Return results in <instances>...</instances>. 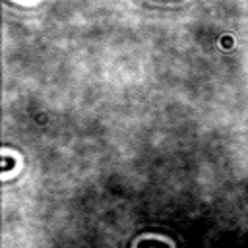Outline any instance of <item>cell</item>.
Here are the masks:
<instances>
[{
  "label": "cell",
  "mask_w": 248,
  "mask_h": 248,
  "mask_svg": "<svg viewBox=\"0 0 248 248\" xmlns=\"http://www.w3.org/2000/svg\"><path fill=\"white\" fill-rule=\"evenodd\" d=\"M136 248H170L169 242L165 240H155V238H143L136 244Z\"/></svg>",
  "instance_id": "obj_1"
},
{
  "label": "cell",
  "mask_w": 248,
  "mask_h": 248,
  "mask_svg": "<svg viewBox=\"0 0 248 248\" xmlns=\"http://www.w3.org/2000/svg\"><path fill=\"white\" fill-rule=\"evenodd\" d=\"M14 167H16L14 157H12V155H4V157H2V172H10Z\"/></svg>",
  "instance_id": "obj_2"
}]
</instances>
